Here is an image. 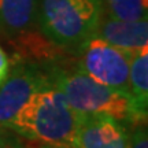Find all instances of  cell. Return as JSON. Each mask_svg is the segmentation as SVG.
Masks as SVG:
<instances>
[{"mask_svg": "<svg viewBox=\"0 0 148 148\" xmlns=\"http://www.w3.org/2000/svg\"><path fill=\"white\" fill-rule=\"evenodd\" d=\"M71 148H129V134L110 115H81Z\"/></svg>", "mask_w": 148, "mask_h": 148, "instance_id": "52a82bcc", "label": "cell"}, {"mask_svg": "<svg viewBox=\"0 0 148 148\" xmlns=\"http://www.w3.org/2000/svg\"><path fill=\"white\" fill-rule=\"evenodd\" d=\"M51 79V67L44 63L19 59L0 85V129L7 127L18 110L34 90Z\"/></svg>", "mask_w": 148, "mask_h": 148, "instance_id": "8992f818", "label": "cell"}, {"mask_svg": "<svg viewBox=\"0 0 148 148\" xmlns=\"http://www.w3.org/2000/svg\"><path fill=\"white\" fill-rule=\"evenodd\" d=\"M132 125L145 123L148 112V45L134 51L129 69Z\"/></svg>", "mask_w": 148, "mask_h": 148, "instance_id": "9c48e42d", "label": "cell"}, {"mask_svg": "<svg viewBox=\"0 0 148 148\" xmlns=\"http://www.w3.org/2000/svg\"><path fill=\"white\" fill-rule=\"evenodd\" d=\"M111 45L134 52L148 45V19L121 21L115 18H101L95 33Z\"/></svg>", "mask_w": 148, "mask_h": 148, "instance_id": "ba28073f", "label": "cell"}, {"mask_svg": "<svg viewBox=\"0 0 148 148\" xmlns=\"http://www.w3.org/2000/svg\"><path fill=\"white\" fill-rule=\"evenodd\" d=\"M132 134L129 136V148H148V137L145 123L133 125Z\"/></svg>", "mask_w": 148, "mask_h": 148, "instance_id": "8fae6325", "label": "cell"}, {"mask_svg": "<svg viewBox=\"0 0 148 148\" xmlns=\"http://www.w3.org/2000/svg\"><path fill=\"white\" fill-rule=\"evenodd\" d=\"M37 5L38 0H0V27L22 59L55 62L63 49L38 29Z\"/></svg>", "mask_w": 148, "mask_h": 148, "instance_id": "277c9868", "label": "cell"}, {"mask_svg": "<svg viewBox=\"0 0 148 148\" xmlns=\"http://www.w3.org/2000/svg\"><path fill=\"white\" fill-rule=\"evenodd\" d=\"M0 148H7L5 147V143H4V138L1 136V133H0Z\"/></svg>", "mask_w": 148, "mask_h": 148, "instance_id": "4fadbf2b", "label": "cell"}, {"mask_svg": "<svg viewBox=\"0 0 148 148\" xmlns=\"http://www.w3.org/2000/svg\"><path fill=\"white\" fill-rule=\"evenodd\" d=\"M8 71H10V60H8V56L5 55V52L3 51V48L0 47V85L5 79Z\"/></svg>", "mask_w": 148, "mask_h": 148, "instance_id": "7c38bea8", "label": "cell"}, {"mask_svg": "<svg viewBox=\"0 0 148 148\" xmlns=\"http://www.w3.org/2000/svg\"><path fill=\"white\" fill-rule=\"evenodd\" d=\"M41 148H53V147H49V145H44V147H41Z\"/></svg>", "mask_w": 148, "mask_h": 148, "instance_id": "5bb4252c", "label": "cell"}, {"mask_svg": "<svg viewBox=\"0 0 148 148\" xmlns=\"http://www.w3.org/2000/svg\"><path fill=\"white\" fill-rule=\"evenodd\" d=\"M103 0H38L37 25L51 42L75 51L96 33Z\"/></svg>", "mask_w": 148, "mask_h": 148, "instance_id": "7a4b0ae2", "label": "cell"}, {"mask_svg": "<svg viewBox=\"0 0 148 148\" xmlns=\"http://www.w3.org/2000/svg\"><path fill=\"white\" fill-rule=\"evenodd\" d=\"M78 69L100 84L129 93V69L133 52L111 45L96 34L79 45Z\"/></svg>", "mask_w": 148, "mask_h": 148, "instance_id": "5b68a950", "label": "cell"}, {"mask_svg": "<svg viewBox=\"0 0 148 148\" xmlns=\"http://www.w3.org/2000/svg\"><path fill=\"white\" fill-rule=\"evenodd\" d=\"M79 116L51 78L29 96L5 129L49 147L71 148Z\"/></svg>", "mask_w": 148, "mask_h": 148, "instance_id": "6da1fadb", "label": "cell"}, {"mask_svg": "<svg viewBox=\"0 0 148 148\" xmlns=\"http://www.w3.org/2000/svg\"><path fill=\"white\" fill-rule=\"evenodd\" d=\"M51 78L78 115H110L132 123L130 95L100 84L81 69H64L53 63Z\"/></svg>", "mask_w": 148, "mask_h": 148, "instance_id": "3957f363", "label": "cell"}, {"mask_svg": "<svg viewBox=\"0 0 148 148\" xmlns=\"http://www.w3.org/2000/svg\"><path fill=\"white\" fill-rule=\"evenodd\" d=\"M108 16L121 21H138L147 18L148 0H104Z\"/></svg>", "mask_w": 148, "mask_h": 148, "instance_id": "30bf717a", "label": "cell"}]
</instances>
